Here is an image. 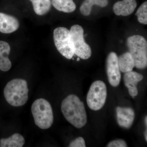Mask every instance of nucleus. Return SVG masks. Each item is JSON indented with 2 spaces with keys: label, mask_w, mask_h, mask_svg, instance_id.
I'll return each instance as SVG.
<instances>
[{
  "label": "nucleus",
  "mask_w": 147,
  "mask_h": 147,
  "mask_svg": "<svg viewBox=\"0 0 147 147\" xmlns=\"http://www.w3.org/2000/svg\"><path fill=\"white\" fill-rule=\"evenodd\" d=\"M31 111L35 123L41 129H47L54 121L53 109L50 102L44 98L35 100L32 105Z\"/></svg>",
  "instance_id": "obj_3"
},
{
  "label": "nucleus",
  "mask_w": 147,
  "mask_h": 147,
  "mask_svg": "<svg viewBox=\"0 0 147 147\" xmlns=\"http://www.w3.org/2000/svg\"><path fill=\"white\" fill-rule=\"evenodd\" d=\"M108 3V0H84L80 6V12L84 16H88L90 14L93 6L103 7L107 6Z\"/></svg>",
  "instance_id": "obj_16"
},
{
  "label": "nucleus",
  "mask_w": 147,
  "mask_h": 147,
  "mask_svg": "<svg viewBox=\"0 0 147 147\" xmlns=\"http://www.w3.org/2000/svg\"><path fill=\"white\" fill-rule=\"evenodd\" d=\"M53 38L55 46L61 55L70 59L74 55L70 31L64 27H59L54 30Z\"/></svg>",
  "instance_id": "obj_7"
},
{
  "label": "nucleus",
  "mask_w": 147,
  "mask_h": 147,
  "mask_svg": "<svg viewBox=\"0 0 147 147\" xmlns=\"http://www.w3.org/2000/svg\"><path fill=\"white\" fill-rule=\"evenodd\" d=\"M32 4L34 12L37 15L42 16L47 13L51 7V0H30Z\"/></svg>",
  "instance_id": "obj_18"
},
{
  "label": "nucleus",
  "mask_w": 147,
  "mask_h": 147,
  "mask_svg": "<svg viewBox=\"0 0 147 147\" xmlns=\"http://www.w3.org/2000/svg\"><path fill=\"white\" fill-rule=\"evenodd\" d=\"M24 137L18 133H15L7 139L0 140L1 147H22L25 144Z\"/></svg>",
  "instance_id": "obj_14"
},
{
  "label": "nucleus",
  "mask_w": 147,
  "mask_h": 147,
  "mask_svg": "<svg viewBox=\"0 0 147 147\" xmlns=\"http://www.w3.org/2000/svg\"><path fill=\"white\" fill-rule=\"evenodd\" d=\"M69 147H86L85 140L82 137H79L71 142L69 144Z\"/></svg>",
  "instance_id": "obj_20"
},
{
  "label": "nucleus",
  "mask_w": 147,
  "mask_h": 147,
  "mask_svg": "<svg viewBox=\"0 0 147 147\" xmlns=\"http://www.w3.org/2000/svg\"><path fill=\"white\" fill-rule=\"evenodd\" d=\"M80 61V58L79 57V58H77V61Z\"/></svg>",
  "instance_id": "obj_24"
},
{
  "label": "nucleus",
  "mask_w": 147,
  "mask_h": 147,
  "mask_svg": "<svg viewBox=\"0 0 147 147\" xmlns=\"http://www.w3.org/2000/svg\"><path fill=\"white\" fill-rule=\"evenodd\" d=\"M137 6L136 0H123L113 6L114 13L117 16H127L134 12Z\"/></svg>",
  "instance_id": "obj_12"
},
{
  "label": "nucleus",
  "mask_w": 147,
  "mask_h": 147,
  "mask_svg": "<svg viewBox=\"0 0 147 147\" xmlns=\"http://www.w3.org/2000/svg\"><path fill=\"white\" fill-rule=\"evenodd\" d=\"M10 52V47L7 42L0 40V70L8 71L11 67V62L8 56Z\"/></svg>",
  "instance_id": "obj_13"
},
{
  "label": "nucleus",
  "mask_w": 147,
  "mask_h": 147,
  "mask_svg": "<svg viewBox=\"0 0 147 147\" xmlns=\"http://www.w3.org/2000/svg\"><path fill=\"white\" fill-rule=\"evenodd\" d=\"M107 95V87L105 83L100 80L95 81L92 84L87 94L88 106L92 110H100L105 104Z\"/></svg>",
  "instance_id": "obj_5"
},
{
  "label": "nucleus",
  "mask_w": 147,
  "mask_h": 147,
  "mask_svg": "<svg viewBox=\"0 0 147 147\" xmlns=\"http://www.w3.org/2000/svg\"><path fill=\"white\" fill-rule=\"evenodd\" d=\"M19 27L18 19L14 16L0 13V32L9 34L16 31Z\"/></svg>",
  "instance_id": "obj_11"
},
{
  "label": "nucleus",
  "mask_w": 147,
  "mask_h": 147,
  "mask_svg": "<svg viewBox=\"0 0 147 147\" xmlns=\"http://www.w3.org/2000/svg\"><path fill=\"white\" fill-rule=\"evenodd\" d=\"M107 147H127L126 142L122 139L115 140L110 142L107 145Z\"/></svg>",
  "instance_id": "obj_21"
},
{
  "label": "nucleus",
  "mask_w": 147,
  "mask_h": 147,
  "mask_svg": "<svg viewBox=\"0 0 147 147\" xmlns=\"http://www.w3.org/2000/svg\"><path fill=\"white\" fill-rule=\"evenodd\" d=\"M61 109L66 119L76 128H82L86 123L87 114L84 102L77 96L70 94L65 98Z\"/></svg>",
  "instance_id": "obj_1"
},
{
  "label": "nucleus",
  "mask_w": 147,
  "mask_h": 147,
  "mask_svg": "<svg viewBox=\"0 0 147 147\" xmlns=\"http://www.w3.org/2000/svg\"><path fill=\"white\" fill-rule=\"evenodd\" d=\"M52 3L57 10L65 13L73 12L76 8L73 0H52Z\"/></svg>",
  "instance_id": "obj_17"
},
{
  "label": "nucleus",
  "mask_w": 147,
  "mask_h": 147,
  "mask_svg": "<svg viewBox=\"0 0 147 147\" xmlns=\"http://www.w3.org/2000/svg\"><path fill=\"white\" fill-rule=\"evenodd\" d=\"M117 121L120 126L128 129L131 127L135 118V113L132 108L118 107L116 109Z\"/></svg>",
  "instance_id": "obj_9"
},
{
  "label": "nucleus",
  "mask_w": 147,
  "mask_h": 147,
  "mask_svg": "<svg viewBox=\"0 0 147 147\" xmlns=\"http://www.w3.org/2000/svg\"><path fill=\"white\" fill-rule=\"evenodd\" d=\"M125 73L123 76L125 85L128 88L129 95L134 98L138 94L137 84L143 80L144 76L141 74L132 70Z\"/></svg>",
  "instance_id": "obj_10"
},
{
  "label": "nucleus",
  "mask_w": 147,
  "mask_h": 147,
  "mask_svg": "<svg viewBox=\"0 0 147 147\" xmlns=\"http://www.w3.org/2000/svg\"><path fill=\"white\" fill-rule=\"evenodd\" d=\"M118 62L120 71L123 73L132 71L135 67L134 60L129 53L120 55L118 57Z\"/></svg>",
  "instance_id": "obj_15"
},
{
  "label": "nucleus",
  "mask_w": 147,
  "mask_h": 147,
  "mask_svg": "<svg viewBox=\"0 0 147 147\" xmlns=\"http://www.w3.org/2000/svg\"><path fill=\"white\" fill-rule=\"evenodd\" d=\"M29 89L26 80L13 79L8 82L4 89V95L9 104L14 107L25 105L28 99Z\"/></svg>",
  "instance_id": "obj_2"
},
{
  "label": "nucleus",
  "mask_w": 147,
  "mask_h": 147,
  "mask_svg": "<svg viewBox=\"0 0 147 147\" xmlns=\"http://www.w3.org/2000/svg\"><path fill=\"white\" fill-rule=\"evenodd\" d=\"M147 130L146 129V131L145 132V140L147 142Z\"/></svg>",
  "instance_id": "obj_22"
},
{
  "label": "nucleus",
  "mask_w": 147,
  "mask_h": 147,
  "mask_svg": "<svg viewBox=\"0 0 147 147\" xmlns=\"http://www.w3.org/2000/svg\"><path fill=\"white\" fill-rule=\"evenodd\" d=\"M69 31L74 54L82 59H88L90 57L91 49L85 42L84 30L82 27L78 25H74Z\"/></svg>",
  "instance_id": "obj_6"
},
{
  "label": "nucleus",
  "mask_w": 147,
  "mask_h": 147,
  "mask_svg": "<svg viewBox=\"0 0 147 147\" xmlns=\"http://www.w3.org/2000/svg\"><path fill=\"white\" fill-rule=\"evenodd\" d=\"M127 45L137 68L143 69L147 66V42L142 36H132L128 37Z\"/></svg>",
  "instance_id": "obj_4"
},
{
  "label": "nucleus",
  "mask_w": 147,
  "mask_h": 147,
  "mask_svg": "<svg viewBox=\"0 0 147 147\" xmlns=\"http://www.w3.org/2000/svg\"><path fill=\"white\" fill-rule=\"evenodd\" d=\"M106 71L108 82L112 86L117 87L121 80V74L118 62V57L116 53H109L106 60Z\"/></svg>",
  "instance_id": "obj_8"
},
{
  "label": "nucleus",
  "mask_w": 147,
  "mask_h": 147,
  "mask_svg": "<svg viewBox=\"0 0 147 147\" xmlns=\"http://www.w3.org/2000/svg\"><path fill=\"white\" fill-rule=\"evenodd\" d=\"M136 15L139 23L147 24V2L145 1L137 9Z\"/></svg>",
  "instance_id": "obj_19"
},
{
  "label": "nucleus",
  "mask_w": 147,
  "mask_h": 147,
  "mask_svg": "<svg viewBox=\"0 0 147 147\" xmlns=\"http://www.w3.org/2000/svg\"><path fill=\"white\" fill-rule=\"evenodd\" d=\"M145 124H146V127H147V117L146 116V117L145 119Z\"/></svg>",
  "instance_id": "obj_23"
}]
</instances>
